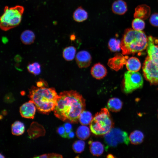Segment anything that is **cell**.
I'll return each instance as SVG.
<instances>
[{"mask_svg": "<svg viewBox=\"0 0 158 158\" xmlns=\"http://www.w3.org/2000/svg\"><path fill=\"white\" fill-rule=\"evenodd\" d=\"M59 95L54 110L55 116L66 122L76 123L81 113L85 110V100L76 91H64Z\"/></svg>", "mask_w": 158, "mask_h": 158, "instance_id": "cell-1", "label": "cell"}, {"mask_svg": "<svg viewBox=\"0 0 158 158\" xmlns=\"http://www.w3.org/2000/svg\"><path fill=\"white\" fill-rule=\"evenodd\" d=\"M29 91L28 97L39 111L47 114L54 110L59 97L54 88L33 86Z\"/></svg>", "mask_w": 158, "mask_h": 158, "instance_id": "cell-2", "label": "cell"}, {"mask_svg": "<svg viewBox=\"0 0 158 158\" xmlns=\"http://www.w3.org/2000/svg\"><path fill=\"white\" fill-rule=\"evenodd\" d=\"M148 43V37L143 32L127 29L121 41L122 53L128 55L141 52L147 48Z\"/></svg>", "mask_w": 158, "mask_h": 158, "instance_id": "cell-3", "label": "cell"}, {"mask_svg": "<svg viewBox=\"0 0 158 158\" xmlns=\"http://www.w3.org/2000/svg\"><path fill=\"white\" fill-rule=\"evenodd\" d=\"M114 126V123L108 109L103 108L97 113L90 123L92 133L96 135H105Z\"/></svg>", "mask_w": 158, "mask_h": 158, "instance_id": "cell-4", "label": "cell"}, {"mask_svg": "<svg viewBox=\"0 0 158 158\" xmlns=\"http://www.w3.org/2000/svg\"><path fill=\"white\" fill-rule=\"evenodd\" d=\"M24 9L23 6L19 5L11 7L6 6L0 19L1 29L6 31L18 25L21 22Z\"/></svg>", "mask_w": 158, "mask_h": 158, "instance_id": "cell-5", "label": "cell"}, {"mask_svg": "<svg viewBox=\"0 0 158 158\" xmlns=\"http://www.w3.org/2000/svg\"><path fill=\"white\" fill-rule=\"evenodd\" d=\"M143 80L141 74L138 72L128 71L124 74L122 87L123 92L126 94L141 88Z\"/></svg>", "mask_w": 158, "mask_h": 158, "instance_id": "cell-6", "label": "cell"}, {"mask_svg": "<svg viewBox=\"0 0 158 158\" xmlns=\"http://www.w3.org/2000/svg\"><path fill=\"white\" fill-rule=\"evenodd\" d=\"M106 144V149L109 147H115L118 144L124 143L128 145L129 143L127 133L118 128H112L104 136Z\"/></svg>", "mask_w": 158, "mask_h": 158, "instance_id": "cell-7", "label": "cell"}, {"mask_svg": "<svg viewBox=\"0 0 158 158\" xmlns=\"http://www.w3.org/2000/svg\"><path fill=\"white\" fill-rule=\"evenodd\" d=\"M143 75L151 85L158 84V67L148 56L145 59L142 67Z\"/></svg>", "mask_w": 158, "mask_h": 158, "instance_id": "cell-8", "label": "cell"}, {"mask_svg": "<svg viewBox=\"0 0 158 158\" xmlns=\"http://www.w3.org/2000/svg\"><path fill=\"white\" fill-rule=\"evenodd\" d=\"M147 50L148 56L152 61L158 67V45L155 44V38L152 36L148 37Z\"/></svg>", "mask_w": 158, "mask_h": 158, "instance_id": "cell-9", "label": "cell"}, {"mask_svg": "<svg viewBox=\"0 0 158 158\" xmlns=\"http://www.w3.org/2000/svg\"><path fill=\"white\" fill-rule=\"evenodd\" d=\"M128 58L127 56H124L121 54L117 53L108 60V65L111 69L118 71L126 64Z\"/></svg>", "mask_w": 158, "mask_h": 158, "instance_id": "cell-10", "label": "cell"}, {"mask_svg": "<svg viewBox=\"0 0 158 158\" xmlns=\"http://www.w3.org/2000/svg\"><path fill=\"white\" fill-rule=\"evenodd\" d=\"M36 107L31 100L23 104L20 108V112L22 117L33 119L35 114Z\"/></svg>", "mask_w": 158, "mask_h": 158, "instance_id": "cell-11", "label": "cell"}, {"mask_svg": "<svg viewBox=\"0 0 158 158\" xmlns=\"http://www.w3.org/2000/svg\"><path fill=\"white\" fill-rule=\"evenodd\" d=\"M75 60L80 68H85L90 66L92 57L91 55L88 51L85 50L81 51L77 54Z\"/></svg>", "mask_w": 158, "mask_h": 158, "instance_id": "cell-12", "label": "cell"}, {"mask_svg": "<svg viewBox=\"0 0 158 158\" xmlns=\"http://www.w3.org/2000/svg\"><path fill=\"white\" fill-rule=\"evenodd\" d=\"M91 73L92 76L97 79H101L106 76L107 71L105 66L100 63L95 64L91 68Z\"/></svg>", "mask_w": 158, "mask_h": 158, "instance_id": "cell-13", "label": "cell"}, {"mask_svg": "<svg viewBox=\"0 0 158 158\" xmlns=\"http://www.w3.org/2000/svg\"><path fill=\"white\" fill-rule=\"evenodd\" d=\"M150 13V7L145 4L141 5L138 6L135 8L134 16L135 18L145 20L149 17Z\"/></svg>", "mask_w": 158, "mask_h": 158, "instance_id": "cell-14", "label": "cell"}, {"mask_svg": "<svg viewBox=\"0 0 158 158\" xmlns=\"http://www.w3.org/2000/svg\"><path fill=\"white\" fill-rule=\"evenodd\" d=\"M111 8L114 13L118 15H122L127 11V6L124 1L116 0L113 3Z\"/></svg>", "mask_w": 158, "mask_h": 158, "instance_id": "cell-15", "label": "cell"}, {"mask_svg": "<svg viewBox=\"0 0 158 158\" xmlns=\"http://www.w3.org/2000/svg\"><path fill=\"white\" fill-rule=\"evenodd\" d=\"M88 144L90 152L93 155L99 156L103 152L104 147L101 142L90 140L89 141Z\"/></svg>", "mask_w": 158, "mask_h": 158, "instance_id": "cell-16", "label": "cell"}, {"mask_svg": "<svg viewBox=\"0 0 158 158\" xmlns=\"http://www.w3.org/2000/svg\"><path fill=\"white\" fill-rule=\"evenodd\" d=\"M127 70L130 71L137 72L140 69L141 64L139 59L135 57H131L127 60L126 64Z\"/></svg>", "mask_w": 158, "mask_h": 158, "instance_id": "cell-17", "label": "cell"}, {"mask_svg": "<svg viewBox=\"0 0 158 158\" xmlns=\"http://www.w3.org/2000/svg\"><path fill=\"white\" fill-rule=\"evenodd\" d=\"M123 102L119 98L113 97L110 98L108 100L107 107L109 109L113 112H117L121 109Z\"/></svg>", "mask_w": 158, "mask_h": 158, "instance_id": "cell-18", "label": "cell"}, {"mask_svg": "<svg viewBox=\"0 0 158 158\" xmlns=\"http://www.w3.org/2000/svg\"><path fill=\"white\" fill-rule=\"evenodd\" d=\"M20 39L22 42L26 45H29L33 43L35 39V35L32 31L27 30L21 33Z\"/></svg>", "mask_w": 158, "mask_h": 158, "instance_id": "cell-19", "label": "cell"}, {"mask_svg": "<svg viewBox=\"0 0 158 158\" xmlns=\"http://www.w3.org/2000/svg\"><path fill=\"white\" fill-rule=\"evenodd\" d=\"M88 17L87 12L82 7H78L74 11L73 18L74 20L78 22H83L87 20Z\"/></svg>", "mask_w": 158, "mask_h": 158, "instance_id": "cell-20", "label": "cell"}, {"mask_svg": "<svg viewBox=\"0 0 158 158\" xmlns=\"http://www.w3.org/2000/svg\"><path fill=\"white\" fill-rule=\"evenodd\" d=\"M130 141L133 145H138L143 141L144 136L141 131L135 130L130 133L129 136Z\"/></svg>", "mask_w": 158, "mask_h": 158, "instance_id": "cell-21", "label": "cell"}, {"mask_svg": "<svg viewBox=\"0 0 158 158\" xmlns=\"http://www.w3.org/2000/svg\"><path fill=\"white\" fill-rule=\"evenodd\" d=\"M25 127L24 123L19 121H15L11 126V132L13 134L20 135L24 133Z\"/></svg>", "mask_w": 158, "mask_h": 158, "instance_id": "cell-22", "label": "cell"}, {"mask_svg": "<svg viewBox=\"0 0 158 158\" xmlns=\"http://www.w3.org/2000/svg\"><path fill=\"white\" fill-rule=\"evenodd\" d=\"M77 137L82 140H86L90 136V133L89 128L83 125L79 127L76 131Z\"/></svg>", "mask_w": 158, "mask_h": 158, "instance_id": "cell-23", "label": "cell"}, {"mask_svg": "<svg viewBox=\"0 0 158 158\" xmlns=\"http://www.w3.org/2000/svg\"><path fill=\"white\" fill-rule=\"evenodd\" d=\"M92 118V114L90 111L84 110L80 115L79 121L82 125H86L90 123Z\"/></svg>", "mask_w": 158, "mask_h": 158, "instance_id": "cell-24", "label": "cell"}, {"mask_svg": "<svg viewBox=\"0 0 158 158\" xmlns=\"http://www.w3.org/2000/svg\"><path fill=\"white\" fill-rule=\"evenodd\" d=\"M76 52V49L74 47L69 46L63 49V57L67 61L72 60L75 57Z\"/></svg>", "mask_w": 158, "mask_h": 158, "instance_id": "cell-25", "label": "cell"}, {"mask_svg": "<svg viewBox=\"0 0 158 158\" xmlns=\"http://www.w3.org/2000/svg\"><path fill=\"white\" fill-rule=\"evenodd\" d=\"M121 42L116 38L111 39L108 43V47L110 50L113 52L120 50L121 48Z\"/></svg>", "mask_w": 158, "mask_h": 158, "instance_id": "cell-26", "label": "cell"}, {"mask_svg": "<svg viewBox=\"0 0 158 158\" xmlns=\"http://www.w3.org/2000/svg\"><path fill=\"white\" fill-rule=\"evenodd\" d=\"M27 68L30 73L34 75H39L41 72L40 65L37 62L29 64L27 66Z\"/></svg>", "mask_w": 158, "mask_h": 158, "instance_id": "cell-27", "label": "cell"}, {"mask_svg": "<svg viewBox=\"0 0 158 158\" xmlns=\"http://www.w3.org/2000/svg\"><path fill=\"white\" fill-rule=\"evenodd\" d=\"M145 26V23L142 19L136 18L134 19L132 23V26L133 29L137 31H142Z\"/></svg>", "mask_w": 158, "mask_h": 158, "instance_id": "cell-28", "label": "cell"}, {"mask_svg": "<svg viewBox=\"0 0 158 158\" xmlns=\"http://www.w3.org/2000/svg\"><path fill=\"white\" fill-rule=\"evenodd\" d=\"M85 146V142L83 140H77L73 143L72 147L75 152L80 153L84 151Z\"/></svg>", "mask_w": 158, "mask_h": 158, "instance_id": "cell-29", "label": "cell"}, {"mask_svg": "<svg viewBox=\"0 0 158 158\" xmlns=\"http://www.w3.org/2000/svg\"><path fill=\"white\" fill-rule=\"evenodd\" d=\"M150 22L152 26L158 27V13H155L152 14L150 18Z\"/></svg>", "mask_w": 158, "mask_h": 158, "instance_id": "cell-30", "label": "cell"}, {"mask_svg": "<svg viewBox=\"0 0 158 158\" xmlns=\"http://www.w3.org/2000/svg\"><path fill=\"white\" fill-rule=\"evenodd\" d=\"M34 158H62V156L59 154L52 153L48 154H44L42 155H39L38 156L35 157Z\"/></svg>", "mask_w": 158, "mask_h": 158, "instance_id": "cell-31", "label": "cell"}, {"mask_svg": "<svg viewBox=\"0 0 158 158\" xmlns=\"http://www.w3.org/2000/svg\"><path fill=\"white\" fill-rule=\"evenodd\" d=\"M57 132L59 135L62 137L67 138V135L66 132V130L63 126L59 127L57 129Z\"/></svg>", "mask_w": 158, "mask_h": 158, "instance_id": "cell-32", "label": "cell"}, {"mask_svg": "<svg viewBox=\"0 0 158 158\" xmlns=\"http://www.w3.org/2000/svg\"><path fill=\"white\" fill-rule=\"evenodd\" d=\"M66 130V132L67 135L72 131V126L70 123L67 122L64 123L63 125Z\"/></svg>", "mask_w": 158, "mask_h": 158, "instance_id": "cell-33", "label": "cell"}, {"mask_svg": "<svg viewBox=\"0 0 158 158\" xmlns=\"http://www.w3.org/2000/svg\"><path fill=\"white\" fill-rule=\"evenodd\" d=\"M37 86L38 87H42L46 86L47 84L44 81L42 80L37 81L36 83Z\"/></svg>", "mask_w": 158, "mask_h": 158, "instance_id": "cell-34", "label": "cell"}, {"mask_svg": "<svg viewBox=\"0 0 158 158\" xmlns=\"http://www.w3.org/2000/svg\"><path fill=\"white\" fill-rule=\"evenodd\" d=\"M14 60L16 62H19L21 61L22 58L20 56L17 55L15 57Z\"/></svg>", "mask_w": 158, "mask_h": 158, "instance_id": "cell-35", "label": "cell"}, {"mask_svg": "<svg viewBox=\"0 0 158 158\" xmlns=\"http://www.w3.org/2000/svg\"><path fill=\"white\" fill-rule=\"evenodd\" d=\"M75 136V134L73 131H71L67 135V138H73Z\"/></svg>", "mask_w": 158, "mask_h": 158, "instance_id": "cell-36", "label": "cell"}, {"mask_svg": "<svg viewBox=\"0 0 158 158\" xmlns=\"http://www.w3.org/2000/svg\"><path fill=\"white\" fill-rule=\"evenodd\" d=\"M108 158H114V157L111 154H109L107 156Z\"/></svg>", "mask_w": 158, "mask_h": 158, "instance_id": "cell-37", "label": "cell"}, {"mask_svg": "<svg viewBox=\"0 0 158 158\" xmlns=\"http://www.w3.org/2000/svg\"><path fill=\"white\" fill-rule=\"evenodd\" d=\"M0 157L1 158H3L4 157L2 154H0Z\"/></svg>", "mask_w": 158, "mask_h": 158, "instance_id": "cell-38", "label": "cell"}, {"mask_svg": "<svg viewBox=\"0 0 158 158\" xmlns=\"http://www.w3.org/2000/svg\"><path fill=\"white\" fill-rule=\"evenodd\" d=\"M157 116H158V114H157Z\"/></svg>", "mask_w": 158, "mask_h": 158, "instance_id": "cell-39", "label": "cell"}]
</instances>
